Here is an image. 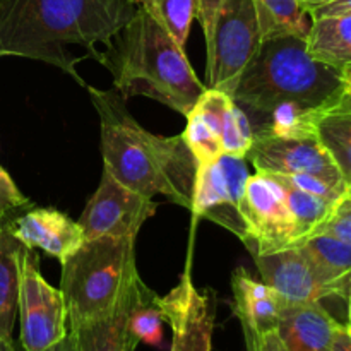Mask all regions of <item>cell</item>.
Masks as SVG:
<instances>
[{
  "instance_id": "6da1fadb",
  "label": "cell",
  "mask_w": 351,
  "mask_h": 351,
  "mask_svg": "<svg viewBox=\"0 0 351 351\" xmlns=\"http://www.w3.org/2000/svg\"><path fill=\"white\" fill-rule=\"evenodd\" d=\"M136 10L129 0H0V57L47 62L86 86L75 48L103 64L96 47H110Z\"/></svg>"
},
{
  "instance_id": "7a4b0ae2",
  "label": "cell",
  "mask_w": 351,
  "mask_h": 351,
  "mask_svg": "<svg viewBox=\"0 0 351 351\" xmlns=\"http://www.w3.org/2000/svg\"><path fill=\"white\" fill-rule=\"evenodd\" d=\"M86 88L99 115L105 170L137 194L165 195L191 209L197 161L184 136H156L127 112L119 93Z\"/></svg>"
},
{
  "instance_id": "3957f363",
  "label": "cell",
  "mask_w": 351,
  "mask_h": 351,
  "mask_svg": "<svg viewBox=\"0 0 351 351\" xmlns=\"http://www.w3.org/2000/svg\"><path fill=\"white\" fill-rule=\"evenodd\" d=\"M108 48L103 65L112 71L113 86L123 99L146 96L187 117L208 89L184 48L141 7Z\"/></svg>"
},
{
  "instance_id": "277c9868",
  "label": "cell",
  "mask_w": 351,
  "mask_h": 351,
  "mask_svg": "<svg viewBox=\"0 0 351 351\" xmlns=\"http://www.w3.org/2000/svg\"><path fill=\"white\" fill-rule=\"evenodd\" d=\"M346 93L341 71L312 58L305 38L280 36L263 40L232 98L249 119L257 120L285 103L329 108Z\"/></svg>"
},
{
  "instance_id": "5b68a950",
  "label": "cell",
  "mask_w": 351,
  "mask_h": 351,
  "mask_svg": "<svg viewBox=\"0 0 351 351\" xmlns=\"http://www.w3.org/2000/svg\"><path fill=\"white\" fill-rule=\"evenodd\" d=\"M137 280L136 237H101L82 243L62 264L60 291L69 328L113 314Z\"/></svg>"
},
{
  "instance_id": "8992f818",
  "label": "cell",
  "mask_w": 351,
  "mask_h": 351,
  "mask_svg": "<svg viewBox=\"0 0 351 351\" xmlns=\"http://www.w3.org/2000/svg\"><path fill=\"white\" fill-rule=\"evenodd\" d=\"M263 43L252 0H223L208 45V88L233 95Z\"/></svg>"
},
{
  "instance_id": "52a82bcc",
  "label": "cell",
  "mask_w": 351,
  "mask_h": 351,
  "mask_svg": "<svg viewBox=\"0 0 351 351\" xmlns=\"http://www.w3.org/2000/svg\"><path fill=\"white\" fill-rule=\"evenodd\" d=\"M17 314L23 351L50 348L69 332L64 295L41 276L38 257L29 247L21 256Z\"/></svg>"
},
{
  "instance_id": "ba28073f",
  "label": "cell",
  "mask_w": 351,
  "mask_h": 351,
  "mask_svg": "<svg viewBox=\"0 0 351 351\" xmlns=\"http://www.w3.org/2000/svg\"><path fill=\"white\" fill-rule=\"evenodd\" d=\"M247 158L221 154L216 161L197 167L192 195V215L204 218L250 242V232L240 211L243 189L250 177Z\"/></svg>"
},
{
  "instance_id": "9c48e42d",
  "label": "cell",
  "mask_w": 351,
  "mask_h": 351,
  "mask_svg": "<svg viewBox=\"0 0 351 351\" xmlns=\"http://www.w3.org/2000/svg\"><path fill=\"white\" fill-rule=\"evenodd\" d=\"M240 211L250 232L252 254H269L297 245V232L283 187L271 175H250L243 189Z\"/></svg>"
},
{
  "instance_id": "30bf717a",
  "label": "cell",
  "mask_w": 351,
  "mask_h": 351,
  "mask_svg": "<svg viewBox=\"0 0 351 351\" xmlns=\"http://www.w3.org/2000/svg\"><path fill=\"white\" fill-rule=\"evenodd\" d=\"M156 202L125 187L103 170L101 182L79 218L84 242L101 237H137L156 213Z\"/></svg>"
},
{
  "instance_id": "8fae6325",
  "label": "cell",
  "mask_w": 351,
  "mask_h": 351,
  "mask_svg": "<svg viewBox=\"0 0 351 351\" xmlns=\"http://www.w3.org/2000/svg\"><path fill=\"white\" fill-rule=\"evenodd\" d=\"M247 160L259 173L283 177L314 175L348 189L335 160L317 137H283L257 132L254 134Z\"/></svg>"
},
{
  "instance_id": "7c38bea8",
  "label": "cell",
  "mask_w": 351,
  "mask_h": 351,
  "mask_svg": "<svg viewBox=\"0 0 351 351\" xmlns=\"http://www.w3.org/2000/svg\"><path fill=\"white\" fill-rule=\"evenodd\" d=\"M165 322L171 328V351H211L215 332V302L194 287L191 273L182 274L177 287L160 297Z\"/></svg>"
},
{
  "instance_id": "4fadbf2b",
  "label": "cell",
  "mask_w": 351,
  "mask_h": 351,
  "mask_svg": "<svg viewBox=\"0 0 351 351\" xmlns=\"http://www.w3.org/2000/svg\"><path fill=\"white\" fill-rule=\"evenodd\" d=\"M252 256L264 283L287 304H322L326 298L341 297L322 280L300 245Z\"/></svg>"
},
{
  "instance_id": "5bb4252c",
  "label": "cell",
  "mask_w": 351,
  "mask_h": 351,
  "mask_svg": "<svg viewBox=\"0 0 351 351\" xmlns=\"http://www.w3.org/2000/svg\"><path fill=\"white\" fill-rule=\"evenodd\" d=\"M5 223V221H3ZM7 230L29 249H41L64 264L84 243L82 228L65 213L36 208L5 223Z\"/></svg>"
},
{
  "instance_id": "9a60e30c",
  "label": "cell",
  "mask_w": 351,
  "mask_h": 351,
  "mask_svg": "<svg viewBox=\"0 0 351 351\" xmlns=\"http://www.w3.org/2000/svg\"><path fill=\"white\" fill-rule=\"evenodd\" d=\"M192 112L197 113L218 134L223 154L247 158L254 141V129L247 113L233 101L232 96L208 88Z\"/></svg>"
},
{
  "instance_id": "2e32d148",
  "label": "cell",
  "mask_w": 351,
  "mask_h": 351,
  "mask_svg": "<svg viewBox=\"0 0 351 351\" xmlns=\"http://www.w3.org/2000/svg\"><path fill=\"white\" fill-rule=\"evenodd\" d=\"M339 326L322 304L285 302L276 331L288 351H328Z\"/></svg>"
},
{
  "instance_id": "e0dca14e",
  "label": "cell",
  "mask_w": 351,
  "mask_h": 351,
  "mask_svg": "<svg viewBox=\"0 0 351 351\" xmlns=\"http://www.w3.org/2000/svg\"><path fill=\"white\" fill-rule=\"evenodd\" d=\"M235 314L240 324L254 332H267L278 328L285 302L264 281H257L247 271L237 269L232 278Z\"/></svg>"
},
{
  "instance_id": "ac0fdd59",
  "label": "cell",
  "mask_w": 351,
  "mask_h": 351,
  "mask_svg": "<svg viewBox=\"0 0 351 351\" xmlns=\"http://www.w3.org/2000/svg\"><path fill=\"white\" fill-rule=\"evenodd\" d=\"M134 293V290H132ZM132 293L113 314L69 328L77 351H136L137 341L129 328Z\"/></svg>"
},
{
  "instance_id": "d6986e66",
  "label": "cell",
  "mask_w": 351,
  "mask_h": 351,
  "mask_svg": "<svg viewBox=\"0 0 351 351\" xmlns=\"http://www.w3.org/2000/svg\"><path fill=\"white\" fill-rule=\"evenodd\" d=\"M305 41L312 58L343 71L351 65V14L315 17Z\"/></svg>"
},
{
  "instance_id": "ffe728a7",
  "label": "cell",
  "mask_w": 351,
  "mask_h": 351,
  "mask_svg": "<svg viewBox=\"0 0 351 351\" xmlns=\"http://www.w3.org/2000/svg\"><path fill=\"white\" fill-rule=\"evenodd\" d=\"M26 249L5 223H0V339L14 343L12 331L17 315V298H19L21 256Z\"/></svg>"
},
{
  "instance_id": "44dd1931",
  "label": "cell",
  "mask_w": 351,
  "mask_h": 351,
  "mask_svg": "<svg viewBox=\"0 0 351 351\" xmlns=\"http://www.w3.org/2000/svg\"><path fill=\"white\" fill-rule=\"evenodd\" d=\"M322 280L335 288L341 298L348 297L351 287V243L331 235H312L300 243Z\"/></svg>"
},
{
  "instance_id": "7402d4cb",
  "label": "cell",
  "mask_w": 351,
  "mask_h": 351,
  "mask_svg": "<svg viewBox=\"0 0 351 351\" xmlns=\"http://www.w3.org/2000/svg\"><path fill=\"white\" fill-rule=\"evenodd\" d=\"M315 137L328 149L346 184H351V93L324 110L315 123Z\"/></svg>"
},
{
  "instance_id": "603a6c76",
  "label": "cell",
  "mask_w": 351,
  "mask_h": 351,
  "mask_svg": "<svg viewBox=\"0 0 351 351\" xmlns=\"http://www.w3.org/2000/svg\"><path fill=\"white\" fill-rule=\"evenodd\" d=\"M263 40L280 36L307 38L312 17L298 0H252Z\"/></svg>"
},
{
  "instance_id": "cb8c5ba5",
  "label": "cell",
  "mask_w": 351,
  "mask_h": 351,
  "mask_svg": "<svg viewBox=\"0 0 351 351\" xmlns=\"http://www.w3.org/2000/svg\"><path fill=\"white\" fill-rule=\"evenodd\" d=\"M274 180H278L283 187L287 195V204L291 213V218L295 223V232H297V245L304 243L311 239L315 232L322 226V223L329 218L336 202L322 199L319 195L308 194L302 189L295 187L281 175H271Z\"/></svg>"
},
{
  "instance_id": "d4e9b609",
  "label": "cell",
  "mask_w": 351,
  "mask_h": 351,
  "mask_svg": "<svg viewBox=\"0 0 351 351\" xmlns=\"http://www.w3.org/2000/svg\"><path fill=\"white\" fill-rule=\"evenodd\" d=\"M163 312L160 297L143 280L136 281L129 307V328L139 343L149 346L163 345Z\"/></svg>"
},
{
  "instance_id": "484cf974",
  "label": "cell",
  "mask_w": 351,
  "mask_h": 351,
  "mask_svg": "<svg viewBox=\"0 0 351 351\" xmlns=\"http://www.w3.org/2000/svg\"><path fill=\"white\" fill-rule=\"evenodd\" d=\"M153 16L182 48H185L194 19H197L199 0H129Z\"/></svg>"
},
{
  "instance_id": "4316f807",
  "label": "cell",
  "mask_w": 351,
  "mask_h": 351,
  "mask_svg": "<svg viewBox=\"0 0 351 351\" xmlns=\"http://www.w3.org/2000/svg\"><path fill=\"white\" fill-rule=\"evenodd\" d=\"M182 136H184L192 156L197 161V167L213 163L223 154L219 136L195 112H191L187 115V127Z\"/></svg>"
},
{
  "instance_id": "83f0119b",
  "label": "cell",
  "mask_w": 351,
  "mask_h": 351,
  "mask_svg": "<svg viewBox=\"0 0 351 351\" xmlns=\"http://www.w3.org/2000/svg\"><path fill=\"white\" fill-rule=\"evenodd\" d=\"M319 233L351 243V197L345 195L336 202L329 218L322 223V226L314 235H319Z\"/></svg>"
},
{
  "instance_id": "f1b7e54d",
  "label": "cell",
  "mask_w": 351,
  "mask_h": 351,
  "mask_svg": "<svg viewBox=\"0 0 351 351\" xmlns=\"http://www.w3.org/2000/svg\"><path fill=\"white\" fill-rule=\"evenodd\" d=\"M29 206V199L17 189L10 175L0 165V223L5 221L10 213Z\"/></svg>"
},
{
  "instance_id": "f546056e",
  "label": "cell",
  "mask_w": 351,
  "mask_h": 351,
  "mask_svg": "<svg viewBox=\"0 0 351 351\" xmlns=\"http://www.w3.org/2000/svg\"><path fill=\"white\" fill-rule=\"evenodd\" d=\"M242 331L243 341L254 351H288L276 329L267 332H254L252 329L242 326Z\"/></svg>"
},
{
  "instance_id": "4dcf8cb0",
  "label": "cell",
  "mask_w": 351,
  "mask_h": 351,
  "mask_svg": "<svg viewBox=\"0 0 351 351\" xmlns=\"http://www.w3.org/2000/svg\"><path fill=\"white\" fill-rule=\"evenodd\" d=\"M221 2L223 0H199L197 2V19L202 26V33H204L206 41L211 36L216 14H218L219 7H221Z\"/></svg>"
},
{
  "instance_id": "1f68e13d",
  "label": "cell",
  "mask_w": 351,
  "mask_h": 351,
  "mask_svg": "<svg viewBox=\"0 0 351 351\" xmlns=\"http://www.w3.org/2000/svg\"><path fill=\"white\" fill-rule=\"evenodd\" d=\"M343 14H351V0H335V2H329L319 9L312 10L308 16L315 19V17L326 16H343Z\"/></svg>"
},
{
  "instance_id": "d6a6232c",
  "label": "cell",
  "mask_w": 351,
  "mask_h": 351,
  "mask_svg": "<svg viewBox=\"0 0 351 351\" xmlns=\"http://www.w3.org/2000/svg\"><path fill=\"white\" fill-rule=\"evenodd\" d=\"M328 351H351V332L348 331V326H339Z\"/></svg>"
},
{
  "instance_id": "836d02e7",
  "label": "cell",
  "mask_w": 351,
  "mask_h": 351,
  "mask_svg": "<svg viewBox=\"0 0 351 351\" xmlns=\"http://www.w3.org/2000/svg\"><path fill=\"white\" fill-rule=\"evenodd\" d=\"M43 351H77L75 350V343H74V336L71 335V331L67 332V336L57 341L55 345H51L50 348L43 350Z\"/></svg>"
},
{
  "instance_id": "e575fe53",
  "label": "cell",
  "mask_w": 351,
  "mask_h": 351,
  "mask_svg": "<svg viewBox=\"0 0 351 351\" xmlns=\"http://www.w3.org/2000/svg\"><path fill=\"white\" fill-rule=\"evenodd\" d=\"M329 2H335V0H298V3L302 5V9L308 14H311L312 10L319 9V7L326 5V3H329Z\"/></svg>"
},
{
  "instance_id": "d590c367",
  "label": "cell",
  "mask_w": 351,
  "mask_h": 351,
  "mask_svg": "<svg viewBox=\"0 0 351 351\" xmlns=\"http://www.w3.org/2000/svg\"><path fill=\"white\" fill-rule=\"evenodd\" d=\"M341 75H343V81H345L346 91L351 93V65H348V67L343 69Z\"/></svg>"
},
{
  "instance_id": "8d00e7d4",
  "label": "cell",
  "mask_w": 351,
  "mask_h": 351,
  "mask_svg": "<svg viewBox=\"0 0 351 351\" xmlns=\"http://www.w3.org/2000/svg\"><path fill=\"white\" fill-rule=\"evenodd\" d=\"M0 351H16V346H14V343H7L0 339Z\"/></svg>"
},
{
  "instance_id": "74e56055",
  "label": "cell",
  "mask_w": 351,
  "mask_h": 351,
  "mask_svg": "<svg viewBox=\"0 0 351 351\" xmlns=\"http://www.w3.org/2000/svg\"><path fill=\"white\" fill-rule=\"evenodd\" d=\"M351 324V287H350V293H348V326Z\"/></svg>"
},
{
  "instance_id": "f35d334b",
  "label": "cell",
  "mask_w": 351,
  "mask_h": 351,
  "mask_svg": "<svg viewBox=\"0 0 351 351\" xmlns=\"http://www.w3.org/2000/svg\"><path fill=\"white\" fill-rule=\"evenodd\" d=\"M346 195H348V197H351V184L348 185V189H346Z\"/></svg>"
},
{
  "instance_id": "ab89813d",
  "label": "cell",
  "mask_w": 351,
  "mask_h": 351,
  "mask_svg": "<svg viewBox=\"0 0 351 351\" xmlns=\"http://www.w3.org/2000/svg\"><path fill=\"white\" fill-rule=\"evenodd\" d=\"M245 351H254L252 348H250V346L249 345H245Z\"/></svg>"
},
{
  "instance_id": "60d3db41",
  "label": "cell",
  "mask_w": 351,
  "mask_h": 351,
  "mask_svg": "<svg viewBox=\"0 0 351 351\" xmlns=\"http://www.w3.org/2000/svg\"><path fill=\"white\" fill-rule=\"evenodd\" d=\"M348 331H350V332H351V324H350V326H348Z\"/></svg>"
}]
</instances>
